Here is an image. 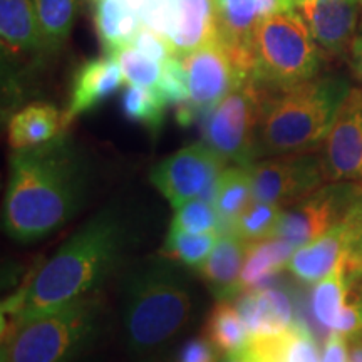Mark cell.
I'll return each instance as SVG.
<instances>
[{"instance_id":"obj_29","label":"cell","mask_w":362,"mask_h":362,"mask_svg":"<svg viewBox=\"0 0 362 362\" xmlns=\"http://www.w3.org/2000/svg\"><path fill=\"white\" fill-rule=\"evenodd\" d=\"M216 242H218L216 233H188L170 226V232L163 243L161 255L187 265L189 269H198L214 252Z\"/></svg>"},{"instance_id":"obj_6","label":"cell","mask_w":362,"mask_h":362,"mask_svg":"<svg viewBox=\"0 0 362 362\" xmlns=\"http://www.w3.org/2000/svg\"><path fill=\"white\" fill-rule=\"evenodd\" d=\"M252 81L265 93H279L317 78L324 66L322 47L297 12L267 17L252 40Z\"/></svg>"},{"instance_id":"obj_14","label":"cell","mask_w":362,"mask_h":362,"mask_svg":"<svg viewBox=\"0 0 362 362\" xmlns=\"http://www.w3.org/2000/svg\"><path fill=\"white\" fill-rule=\"evenodd\" d=\"M362 232V206L346 220L312 240L305 245L296 248L287 269L297 280L304 284H315L332 272L344 259L352 243Z\"/></svg>"},{"instance_id":"obj_12","label":"cell","mask_w":362,"mask_h":362,"mask_svg":"<svg viewBox=\"0 0 362 362\" xmlns=\"http://www.w3.org/2000/svg\"><path fill=\"white\" fill-rule=\"evenodd\" d=\"M296 0H215L220 42L243 81L252 79V40L255 29L267 17L291 12Z\"/></svg>"},{"instance_id":"obj_21","label":"cell","mask_w":362,"mask_h":362,"mask_svg":"<svg viewBox=\"0 0 362 362\" xmlns=\"http://www.w3.org/2000/svg\"><path fill=\"white\" fill-rule=\"evenodd\" d=\"M248 245L250 243L240 238L237 233L223 235L218 238L205 264L197 269L198 275L210 285L220 300L235 297V287L245 262Z\"/></svg>"},{"instance_id":"obj_17","label":"cell","mask_w":362,"mask_h":362,"mask_svg":"<svg viewBox=\"0 0 362 362\" xmlns=\"http://www.w3.org/2000/svg\"><path fill=\"white\" fill-rule=\"evenodd\" d=\"M237 309L252 339L279 337L297 324L292 298L282 288L259 287L242 292Z\"/></svg>"},{"instance_id":"obj_45","label":"cell","mask_w":362,"mask_h":362,"mask_svg":"<svg viewBox=\"0 0 362 362\" xmlns=\"http://www.w3.org/2000/svg\"><path fill=\"white\" fill-rule=\"evenodd\" d=\"M93 2H94V4H96V2H98V0H93Z\"/></svg>"},{"instance_id":"obj_18","label":"cell","mask_w":362,"mask_h":362,"mask_svg":"<svg viewBox=\"0 0 362 362\" xmlns=\"http://www.w3.org/2000/svg\"><path fill=\"white\" fill-rule=\"evenodd\" d=\"M124 81L121 66L111 56L86 61L74 72L71 84L69 101L64 111V126L67 128L76 117L84 115L103 101L111 98Z\"/></svg>"},{"instance_id":"obj_9","label":"cell","mask_w":362,"mask_h":362,"mask_svg":"<svg viewBox=\"0 0 362 362\" xmlns=\"http://www.w3.org/2000/svg\"><path fill=\"white\" fill-rule=\"evenodd\" d=\"M248 166L253 202L288 206L315 192L327 180L322 153L305 151L262 158Z\"/></svg>"},{"instance_id":"obj_44","label":"cell","mask_w":362,"mask_h":362,"mask_svg":"<svg viewBox=\"0 0 362 362\" xmlns=\"http://www.w3.org/2000/svg\"><path fill=\"white\" fill-rule=\"evenodd\" d=\"M359 4H361V7H362V0H359Z\"/></svg>"},{"instance_id":"obj_38","label":"cell","mask_w":362,"mask_h":362,"mask_svg":"<svg viewBox=\"0 0 362 362\" xmlns=\"http://www.w3.org/2000/svg\"><path fill=\"white\" fill-rule=\"evenodd\" d=\"M221 352L205 336L188 339L180 347L176 362H220Z\"/></svg>"},{"instance_id":"obj_40","label":"cell","mask_w":362,"mask_h":362,"mask_svg":"<svg viewBox=\"0 0 362 362\" xmlns=\"http://www.w3.org/2000/svg\"><path fill=\"white\" fill-rule=\"evenodd\" d=\"M349 64L354 76L362 83V34L356 35L349 45Z\"/></svg>"},{"instance_id":"obj_20","label":"cell","mask_w":362,"mask_h":362,"mask_svg":"<svg viewBox=\"0 0 362 362\" xmlns=\"http://www.w3.org/2000/svg\"><path fill=\"white\" fill-rule=\"evenodd\" d=\"M64 126V112L49 103H33L11 116L7 139L12 151L40 146L59 138Z\"/></svg>"},{"instance_id":"obj_28","label":"cell","mask_w":362,"mask_h":362,"mask_svg":"<svg viewBox=\"0 0 362 362\" xmlns=\"http://www.w3.org/2000/svg\"><path fill=\"white\" fill-rule=\"evenodd\" d=\"M168 103L156 88H143L131 84L121 96V111L133 123L143 124L144 128L156 134L165 121V111Z\"/></svg>"},{"instance_id":"obj_22","label":"cell","mask_w":362,"mask_h":362,"mask_svg":"<svg viewBox=\"0 0 362 362\" xmlns=\"http://www.w3.org/2000/svg\"><path fill=\"white\" fill-rule=\"evenodd\" d=\"M293 252H296V247L279 237L252 242L248 245L245 262H243L237 287H235V297L269 282L272 275L288 265Z\"/></svg>"},{"instance_id":"obj_43","label":"cell","mask_w":362,"mask_h":362,"mask_svg":"<svg viewBox=\"0 0 362 362\" xmlns=\"http://www.w3.org/2000/svg\"><path fill=\"white\" fill-rule=\"evenodd\" d=\"M141 362H158V361H155V359H144V361H141Z\"/></svg>"},{"instance_id":"obj_32","label":"cell","mask_w":362,"mask_h":362,"mask_svg":"<svg viewBox=\"0 0 362 362\" xmlns=\"http://www.w3.org/2000/svg\"><path fill=\"white\" fill-rule=\"evenodd\" d=\"M218 225L220 215L214 203H208L203 198H194L175 210L170 226L188 233H215Z\"/></svg>"},{"instance_id":"obj_1","label":"cell","mask_w":362,"mask_h":362,"mask_svg":"<svg viewBox=\"0 0 362 362\" xmlns=\"http://www.w3.org/2000/svg\"><path fill=\"white\" fill-rule=\"evenodd\" d=\"M128 226L116 208H104L57 248L34 279L2 302V341L17 325L96 293L123 260Z\"/></svg>"},{"instance_id":"obj_3","label":"cell","mask_w":362,"mask_h":362,"mask_svg":"<svg viewBox=\"0 0 362 362\" xmlns=\"http://www.w3.org/2000/svg\"><path fill=\"white\" fill-rule=\"evenodd\" d=\"M193 292L178 262L149 257L129 269L123 280V329L128 347L149 354L187 327Z\"/></svg>"},{"instance_id":"obj_16","label":"cell","mask_w":362,"mask_h":362,"mask_svg":"<svg viewBox=\"0 0 362 362\" xmlns=\"http://www.w3.org/2000/svg\"><path fill=\"white\" fill-rule=\"evenodd\" d=\"M0 40L2 61H7V67L13 64L21 69L47 56L34 0H0Z\"/></svg>"},{"instance_id":"obj_25","label":"cell","mask_w":362,"mask_h":362,"mask_svg":"<svg viewBox=\"0 0 362 362\" xmlns=\"http://www.w3.org/2000/svg\"><path fill=\"white\" fill-rule=\"evenodd\" d=\"M252 203L253 189L248 166L238 165L221 171L214 194V205L220 218L235 221Z\"/></svg>"},{"instance_id":"obj_19","label":"cell","mask_w":362,"mask_h":362,"mask_svg":"<svg viewBox=\"0 0 362 362\" xmlns=\"http://www.w3.org/2000/svg\"><path fill=\"white\" fill-rule=\"evenodd\" d=\"M168 40L178 57L220 40L215 0H176L175 29Z\"/></svg>"},{"instance_id":"obj_11","label":"cell","mask_w":362,"mask_h":362,"mask_svg":"<svg viewBox=\"0 0 362 362\" xmlns=\"http://www.w3.org/2000/svg\"><path fill=\"white\" fill-rule=\"evenodd\" d=\"M225 163V158L205 141L193 143L158 163L149 180L170 205L178 210L194 198H203L206 189L215 192Z\"/></svg>"},{"instance_id":"obj_31","label":"cell","mask_w":362,"mask_h":362,"mask_svg":"<svg viewBox=\"0 0 362 362\" xmlns=\"http://www.w3.org/2000/svg\"><path fill=\"white\" fill-rule=\"evenodd\" d=\"M280 214H282V206L264 202H253L233 221V233H237L240 238H243L248 243L274 237Z\"/></svg>"},{"instance_id":"obj_24","label":"cell","mask_w":362,"mask_h":362,"mask_svg":"<svg viewBox=\"0 0 362 362\" xmlns=\"http://www.w3.org/2000/svg\"><path fill=\"white\" fill-rule=\"evenodd\" d=\"M203 336L226 357L242 354L252 341L245 320L230 300L216 302L206 319Z\"/></svg>"},{"instance_id":"obj_5","label":"cell","mask_w":362,"mask_h":362,"mask_svg":"<svg viewBox=\"0 0 362 362\" xmlns=\"http://www.w3.org/2000/svg\"><path fill=\"white\" fill-rule=\"evenodd\" d=\"M103 315L96 292L22 322L2 341V362H72L98 337Z\"/></svg>"},{"instance_id":"obj_33","label":"cell","mask_w":362,"mask_h":362,"mask_svg":"<svg viewBox=\"0 0 362 362\" xmlns=\"http://www.w3.org/2000/svg\"><path fill=\"white\" fill-rule=\"evenodd\" d=\"M280 362H322L319 346L305 325L297 322L288 332L284 334Z\"/></svg>"},{"instance_id":"obj_36","label":"cell","mask_w":362,"mask_h":362,"mask_svg":"<svg viewBox=\"0 0 362 362\" xmlns=\"http://www.w3.org/2000/svg\"><path fill=\"white\" fill-rule=\"evenodd\" d=\"M139 17L144 27H149L168 39L175 29L176 0H146Z\"/></svg>"},{"instance_id":"obj_13","label":"cell","mask_w":362,"mask_h":362,"mask_svg":"<svg viewBox=\"0 0 362 362\" xmlns=\"http://www.w3.org/2000/svg\"><path fill=\"white\" fill-rule=\"evenodd\" d=\"M324 143L327 180L362 185V89H351Z\"/></svg>"},{"instance_id":"obj_37","label":"cell","mask_w":362,"mask_h":362,"mask_svg":"<svg viewBox=\"0 0 362 362\" xmlns=\"http://www.w3.org/2000/svg\"><path fill=\"white\" fill-rule=\"evenodd\" d=\"M133 45L136 49H139L143 54H146L148 57L155 59V61L160 62V64L168 61L170 57L176 56L173 47H171L170 40L166 39L165 35H161L160 33H156V30L149 29V27H144V25L139 29V33L136 34Z\"/></svg>"},{"instance_id":"obj_41","label":"cell","mask_w":362,"mask_h":362,"mask_svg":"<svg viewBox=\"0 0 362 362\" xmlns=\"http://www.w3.org/2000/svg\"><path fill=\"white\" fill-rule=\"evenodd\" d=\"M349 349V362H362V334L351 339Z\"/></svg>"},{"instance_id":"obj_8","label":"cell","mask_w":362,"mask_h":362,"mask_svg":"<svg viewBox=\"0 0 362 362\" xmlns=\"http://www.w3.org/2000/svg\"><path fill=\"white\" fill-rule=\"evenodd\" d=\"M362 206V185L354 181H330L292 205L282 208L274 237L284 238L298 248Z\"/></svg>"},{"instance_id":"obj_23","label":"cell","mask_w":362,"mask_h":362,"mask_svg":"<svg viewBox=\"0 0 362 362\" xmlns=\"http://www.w3.org/2000/svg\"><path fill=\"white\" fill-rule=\"evenodd\" d=\"M94 25L104 52L110 54L121 45L133 44L143 22L139 13L121 0H98Z\"/></svg>"},{"instance_id":"obj_42","label":"cell","mask_w":362,"mask_h":362,"mask_svg":"<svg viewBox=\"0 0 362 362\" xmlns=\"http://www.w3.org/2000/svg\"><path fill=\"white\" fill-rule=\"evenodd\" d=\"M226 362H259V361H257L248 351H243L242 354L226 357Z\"/></svg>"},{"instance_id":"obj_35","label":"cell","mask_w":362,"mask_h":362,"mask_svg":"<svg viewBox=\"0 0 362 362\" xmlns=\"http://www.w3.org/2000/svg\"><path fill=\"white\" fill-rule=\"evenodd\" d=\"M330 332L341 334L347 341L362 334V279L349 288L346 304L339 312Z\"/></svg>"},{"instance_id":"obj_2","label":"cell","mask_w":362,"mask_h":362,"mask_svg":"<svg viewBox=\"0 0 362 362\" xmlns=\"http://www.w3.org/2000/svg\"><path fill=\"white\" fill-rule=\"evenodd\" d=\"M88 166L64 136L8 158L4 232L16 242L45 238L64 226L84 205Z\"/></svg>"},{"instance_id":"obj_26","label":"cell","mask_w":362,"mask_h":362,"mask_svg":"<svg viewBox=\"0 0 362 362\" xmlns=\"http://www.w3.org/2000/svg\"><path fill=\"white\" fill-rule=\"evenodd\" d=\"M34 7L45 52H59L71 35L78 0H34Z\"/></svg>"},{"instance_id":"obj_30","label":"cell","mask_w":362,"mask_h":362,"mask_svg":"<svg viewBox=\"0 0 362 362\" xmlns=\"http://www.w3.org/2000/svg\"><path fill=\"white\" fill-rule=\"evenodd\" d=\"M106 56L115 57L117 64L121 66L124 79L129 84L143 86V88H156L161 81L163 66L156 62L155 59L148 57L139 49H136L133 44L121 45L115 51L106 54Z\"/></svg>"},{"instance_id":"obj_39","label":"cell","mask_w":362,"mask_h":362,"mask_svg":"<svg viewBox=\"0 0 362 362\" xmlns=\"http://www.w3.org/2000/svg\"><path fill=\"white\" fill-rule=\"evenodd\" d=\"M349 341L337 332H330L325 342L322 362H347L349 361Z\"/></svg>"},{"instance_id":"obj_4","label":"cell","mask_w":362,"mask_h":362,"mask_svg":"<svg viewBox=\"0 0 362 362\" xmlns=\"http://www.w3.org/2000/svg\"><path fill=\"white\" fill-rule=\"evenodd\" d=\"M351 89L346 76L330 72L279 93L264 90L257 160L315 151L327 138Z\"/></svg>"},{"instance_id":"obj_10","label":"cell","mask_w":362,"mask_h":362,"mask_svg":"<svg viewBox=\"0 0 362 362\" xmlns=\"http://www.w3.org/2000/svg\"><path fill=\"white\" fill-rule=\"evenodd\" d=\"M188 78V101L176 107V121L189 126L206 116L238 84L245 83L238 76L232 59L220 40L181 56Z\"/></svg>"},{"instance_id":"obj_34","label":"cell","mask_w":362,"mask_h":362,"mask_svg":"<svg viewBox=\"0 0 362 362\" xmlns=\"http://www.w3.org/2000/svg\"><path fill=\"white\" fill-rule=\"evenodd\" d=\"M161 81L158 84V90L168 106H181L188 101L189 89H188V78L187 71H185L183 62L178 56L170 57L168 61L163 62Z\"/></svg>"},{"instance_id":"obj_15","label":"cell","mask_w":362,"mask_h":362,"mask_svg":"<svg viewBox=\"0 0 362 362\" xmlns=\"http://www.w3.org/2000/svg\"><path fill=\"white\" fill-rule=\"evenodd\" d=\"M359 7V0H296L293 12L305 22L322 51L342 56L356 37Z\"/></svg>"},{"instance_id":"obj_27","label":"cell","mask_w":362,"mask_h":362,"mask_svg":"<svg viewBox=\"0 0 362 362\" xmlns=\"http://www.w3.org/2000/svg\"><path fill=\"white\" fill-rule=\"evenodd\" d=\"M349 284L344 274L342 262L334 267L324 279H320L312 292V314L320 327L332 330L339 312L346 304Z\"/></svg>"},{"instance_id":"obj_7","label":"cell","mask_w":362,"mask_h":362,"mask_svg":"<svg viewBox=\"0 0 362 362\" xmlns=\"http://www.w3.org/2000/svg\"><path fill=\"white\" fill-rule=\"evenodd\" d=\"M265 93L252 79L238 84L205 116L203 141L226 161L257 160V131Z\"/></svg>"}]
</instances>
